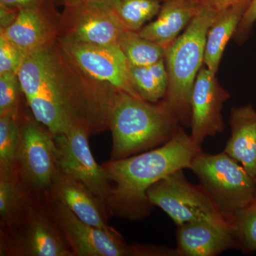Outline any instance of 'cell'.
<instances>
[{"instance_id": "6da1fadb", "label": "cell", "mask_w": 256, "mask_h": 256, "mask_svg": "<svg viewBox=\"0 0 256 256\" xmlns=\"http://www.w3.org/2000/svg\"><path fill=\"white\" fill-rule=\"evenodd\" d=\"M18 75L32 116L54 136L77 124L86 126L90 134L108 129L117 90L86 75L57 40L28 54Z\"/></svg>"}, {"instance_id": "7a4b0ae2", "label": "cell", "mask_w": 256, "mask_h": 256, "mask_svg": "<svg viewBox=\"0 0 256 256\" xmlns=\"http://www.w3.org/2000/svg\"><path fill=\"white\" fill-rule=\"evenodd\" d=\"M201 150L180 128L163 146L101 164L111 184L106 204L109 215L131 222L146 220L154 207L146 194L150 188L175 171L190 170L192 160Z\"/></svg>"}, {"instance_id": "3957f363", "label": "cell", "mask_w": 256, "mask_h": 256, "mask_svg": "<svg viewBox=\"0 0 256 256\" xmlns=\"http://www.w3.org/2000/svg\"><path fill=\"white\" fill-rule=\"evenodd\" d=\"M108 124L112 132V161L163 146L181 128L164 100L148 102L120 90H116L112 98Z\"/></svg>"}, {"instance_id": "277c9868", "label": "cell", "mask_w": 256, "mask_h": 256, "mask_svg": "<svg viewBox=\"0 0 256 256\" xmlns=\"http://www.w3.org/2000/svg\"><path fill=\"white\" fill-rule=\"evenodd\" d=\"M217 13L202 6L184 32L166 48L169 82L163 100L186 127L191 126L192 89L204 58L207 33Z\"/></svg>"}, {"instance_id": "5b68a950", "label": "cell", "mask_w": 256, "mask_h": 256, "mask_svg": "<svg viewBox=\"0 0 256 256\" xmlns=\"http://www.w3.org/2000/svg\"><path fill=\"white\" fill-rule=\"evenodd\" d=\"M1 256H74L44 198L32 196L14 222L0 230Z\"/></svg>"}, {"instance_id": "8992f818", "label": "cell", "mask_w": 256, "mask_h": 256, "mask_svg": "<svg viewBox=\"0 0 256 256\" xmlns=\"http://www.w3.org/2000/svg\"><path fill=\"white\" fill-rule=\"evenodd\" d=\"M190 170L220 213L234 216L256 200V182L240 163L225 152L212 154L198 152Z\"/></svg>"}, {"instance_id": "52a82bcc", "label": "cell", "mask_w": 256, "mask_h": 256, "mask_svg": "<svg viewBox=\"0 0 256 256\" xmlns=\"http://www.w3.org/2000/svg\"><path fill=\"white\" fill-rule=\"evenodd\" d=\"M50 214L63 234L74 256H162L163 246L148 244H128L117 232H108L89 225L62 204L44 198Z\"/></svg>"}, {"instance_id": "ba28073f", "label": "cell", "mask_w": 256, "mask_h": 256, "mask_svg": "<svg viewBox=\"0 0 256 256\" xmlns=\"http://www.w3.org/2000/svg\"><path fill=\"white\" fill-rule=\"evenodd\" d=\"M16 171L33 196L46 198L57 170L54 136L33 116L18 118Z\"/></svg>"}, {"instance_id": "9c48e42d", "label": "cell", "mask_w": 256, "mask_h": 256, "mask_svg": "<svg viewBox=\"0 0 256 256\" xmlns=\"http://www.w3.org/2000/svg\"><path fill=\"white\" fill-rule=\"evenodd\" d=\"M90 134L86 126L77 124L65 134L54 136L56 162L57 169L87 186L106 206L111 184L102 165L92 156Z\"/></svg>"}, {"instance_id": "30bf717a", "label": "cell", "mask_w": 256, "mask_h": 256, "mask_svg": "<svg viewBox=\"0 0 256 256\" xmlns=\"http://www.w3.org/2000/svg\"><path fill=\"white\" fill-rule=\"evenodd\" d=\"M154 206L164 210L176 226L206 216L220 213L201 185L190 182L184 170L166 175L148 190Z\"/></svg>"}, {"instance_id": "8fae6325", "label": "cell", "mask_w": 256, "mask_h": 256, "mask_svg": "<svg viewBox=\"0 0 256 256\" xmlns=\"http://www.w3.org/2000/svg\"><path fill=\"white\" fill-rule=\"evenodd\" d=\"M58 44L86 75L117 90L140 98L133 89L128 64L118 44L98 45L57 38Z\"/></svg>"}, {"instance_id": "7c38bea8", "label": "cell", "mask_w": 256, "mask_h": 256, "mask_svg": "<svg viewBox=\"0 0 256 256\" xmlns=\"http://www.w3.org/2000/svg\"><path fill=\"white\" fill-rule=\"evenodd\" d=\"M124 31L110 6L86 1L65 6L58 22V38L112 45L117 44Z\"/></svg>"}, {"instance_id": "4fadbf2b", "label": "cell", "mask_w": 256, "mask_h": 256, "mask_svg": "<svg viewBox=\"0 0 256 256\" xmlns=\"http://www.w3.org/2000/svg\"><path fill=\"white\" fill-rule=\"evenodd\" d=\"M178 256H216L238 248L232 218L214 214L178 226L176 232Z\"/></svg>"}, {"instance_id": "5bb4252c", "label": "cell", "mask_w": 256, "mask_h": 256, "mask_svg": "<svg viewBox=\"0 0 256 256\" xmlns=\"http://www.w3.org/2000/svg\"><path fill=\"white\" fill-rule=\"evenodd\" d=\"M230 94L220 85L216 74L202 68L197 75L191 96L192 139L201 146L206 138L224 130L222 111Z\"/></svg>"}, {"instance_id": "9a60e30c", "label": "cell", "mask_w": 256, "mask_h": 256, "mask_svg": "<svg viewBox=\"0 0 256 256\" xmlns=\"http://www.w3.org/2000/svg\"><path fill=\"white\" fill-rule=\"evenodd\" d=\"M56 16L52 4L20 10L14 22L0 33L26 55L56 41L60 18Z\"/></svg>"}, {"instance_id": "2e32d148", "label": "cell", "mask_w": 256, "mask_h": 256, "mask_svg": "<svg viewBox=\"0 0 256 256\" xmlns=\"http://www.w3.org/2000/svg\"><path fill=\"white\" fill-rule=\"evenodd\" d=\"M47 196L60 202L89 225L108 232L116 230L108 222L110 215L105 204L87 186L58 169Z\"/></svg>"}, {"instance_id": "e0dca14e", "label": "cell", "mask_w": 256, "mask_h": 256, "mask_svg": "<svg viewBox=\"0 0 256 256\" xmlns=\"http://www.w3.org/2000/svg\"><path fill=\"white\" fill-rule=\"evenodd\" d=\"M230 137L224 152L256 180V110L250 104L230 110Z\"/></svg>"}, {"instance_id": "ac0fdd59", "label": "cell", "mask_w": 256, "mask_h": 256, "mask_svg": "<svg viewBox=\"0 0 256 256\" xmlns=\"http://www.w3.org/2000/svg\"><path fill=\"white\" fill-rule=\"evenodd\" d=\"M201 8L198 0H169L162 6L156 20L138 32L166 48L188 28Z\"/></svg>"}, {"instance_id": "d6986e66", "label": "cell", "mask_w": 256, "mask_h": 256, "mask_svg": "<svg viewBox=\"0 0 256 256\" xmlns=\"http://www.w3.org/2000/svg\"><path fill=\"white\" fill-rule=\"evenodd\" d=\"M250 2L242 3L218 11L207 33L204 63L216 74L226 46L237 32Z\"/></svg>"}, {"instance_id": "ffe728a7", "label": "cell", "mask_w": 256, "mask_h": 256, "mask_svg": "<svg viewBox=\"0 0 256 256\" xmlns=\"http://www.w3.org/2000/svg\"><path fill=\"white\" fill-rule=\"evenodd\" d=\"M16 170L0 172V226L14 222L32 198Z\"/></svg>"}, {"instance_id": "44dd1931", "label": "cell", "mask_w": 256, "mask_h": 256, "mask_svg": "<svg viewBox=\"0 0 256 256\" xmlns=\"http://www.w3.org/2000/svg\"><path fill=\"white\" fill-rule=\"evenodd\" d=\"M128 74L133 89L143 100L158 102L164 98L169 82L164 58L146 66L128 65Z\"/></svg>"}, {"instance_id": "7402d4cb", "label": "cell", "mask_w": 256, "mask_h": 256, "mask_svg": "<svg viewBox=\"0 0 256 256\" xmlns=\"http://www.w3.org/2000/svg\"><path fill=\"white\" fill-rule=\"evenodd\" d=\"M118 44L127 60L128 65L146 66L163 60L166 48L156 42L144 38L138 32L124 31Z\"/></svg>"}, {"instance_id": "603a6c76", "label": "cell", "mask_w": 256, "mask_h": 256, "mask_svg": "<svg viewBox=\"0 0 256 256\" xmlns=\"http://www.w3.org/2000/svg\"><path fill=\"white\" fill-rule=\"evenodd\" d=\"M159 0H116L110 9L127 31L139 32L161 10Z\"/></svg>"}, {"instance_id": "cb8c5ba5", "label": "cell", "mask_w": 256, "mask_h": 256, "mask_svg": "<svg viewBox=\"0 0 256 256\" xmlns=\"http://www.w3.org/2000/svg\"><path fill=\"white\" fill-rule=\"evenodd\" d=\"M20 140L18 120L0 116V172L16 170Z\"/></svg>"}, {"instance_id": "d4e9b609", "label": "cell", "mask_w": 256, "mask_h": 256, "mask_svg": "<svg viewBox=\"0 0 256 256\" xmlns=\"http://www.w3.org/2000/svg\"><path fill=\"white\" fill-rule=\"evenodd\" d=\"M239 249L244 254L256 252V200L232 217Z\"/></svg>"}, {"instance_id": "484cf974", "label": "cell", "mask_w": 256, "mask_h": 256, "mask_svg": "<svg viewBox=\"0 0 256 256\" xmlns=\"http://www.w3.org/2000/svg\"><path fill=\"white\" fill-rule=\"evenodd\" d=\"M21 84L16 74H0V116L18 119Z\"/></svg>"}, {"instance_id": "4316f807", "label": "cell", "mask_w": 256, "mask_h": 256, "mask_svg": "<svg viewBox=\"0 0 256 256\" xmlns=\"http://www.w3.org/2000/svg\"><path fill=\"white\" fill-rule=\"evenodd\" d=\"M26 54L0 33V74H18Z\"/></svg>"}, {"instance_id": "83f0119b", "label": "cell", "mask_w": 256, "mask_h": 256, "mask_svg": "<svg viewBox=\"0 0 256 256\" xmlns=\"http://www.w3.org/2000/svg\"><path fill=\"white\" fill-rule=\"evenodd\" d=\"M54 0H0V4L18 10L40 8L52 4Z\"/></svg>"}, {"instance_id": "f1b7e54d", "label": "cell", "mask_w": 256, "mask_h": 256, "mask_svg": "<svg viewBox=\"0 0 256 256\" xmlns=\"http://www.w3.org/2000/svg\"><path fill=\"white\" fill-rule=\"evenodd\" d=\"M256 22V0H252L250 6L246 12L237 32L240 36H244L246 34H248L252 25Z\"/></svg>"}, {"instance_id": "f546056e", "label": "cell", "mask_w": 256, "mask_h": 256, "mask_svg": "<svg viewBox=\"0 0 256 256\" xmlns=\"http://www.w3.org/2000/svg\"><path fill=\"white\" fill-rule=\"evenodd\" d=\"M20 10L0 4V30H5L10 26L18 18Z\"/></svg>"}, {"instance_id": "4dcf8cb0", "label": "cell", "mask_w": 256, "mask_h": 256, "mask_svg": "<svg viewBox=\"0 0 256 256\" xmlns=\"http://www.w3.org/2000/svg\"><path fill=\"white\" fill-rule=\"evenodd\" d=\"M198 1L202 6H208L218 12L234 5L242 4V3H252V0H198Z\"/></svg>"}, {"instance_id": "1f68e13d", "label": "cell", "mask_w": 256, "mask_h": 256, "mask_svg": "<svg viewBox=\"0 0 256 256\" xmlns=\"http://www.w3.org/2000/svg\"><path fill=\"white\" fill-rule=\"evenodd\" d=\"M55 0H54V2ZM60 4L64 5V6H70L74 5L80 4V3L86 2L87 0H57Z\"/></svg>"}, {"instance_id": "d6a6232c", "label": "cell", "mask_w": 256, "mask_h": 256, "mask_svg": "<svg viewBox=\"0 0 256 256\" xmlns=\"http://www.w3.org/2000/svg\"><path fill=\"white\" fill-rule=\"evenodd\" d=\"M116 0H87V2H90L96 3V4L106 5L108 6H112Z\"/></svg>"}, {"instance_id": "836d02e7", "label": "cell", "mask_w": 256, "mask_h": 256, "mask_svg": "<svg viewBox=\"0 0 256 256\" xmlns=\"http://www.w3.org/2000/svg\"><path fill=\"white\" fill-rule=\"evenodd\" d=\"M160 2H162L163 3L169 1V0H159Z\"/></svg>"}, {"instance_id": "e575fe53", "label": "cell", "mask_w": 256, "mask_h": 256, "mask_svg": "<svg viewBox=\"0 0 256 256\" xmlns=\"http://www.w3.org/2000/svg\"></svg>"}]
</instances>
